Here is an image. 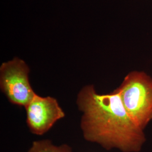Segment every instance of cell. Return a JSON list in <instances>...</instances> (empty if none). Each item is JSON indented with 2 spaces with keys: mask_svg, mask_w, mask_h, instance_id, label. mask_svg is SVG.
Instances as JSON below:
<instances>
[{
  "mask_svg": "<svg viewBox=\"0 0 152 152\" xmlns=\"http://www.w3.org/2000/svg\"><path fill=\"white\" fill-rule=\"evenodd\" d=\"M29 72L27 63L17 57L1 65V89L12 103L26 107L36 96L29 81Z\"/></svg>",
  "mask_w": 152,
  "mask_h": 152,
  "instance_id": "3957f363",
  "label": "cell"
},
{
  "mask_svg": "<svg viewBox=\"0 0 152 152\" xmlns=\"http://www.w3.org/2000/svg\"><path fill=\"white\" fill-rule=\"evenodd\" d=\"M26 108L29 129L38 135L46 133L57 121L65 116L56 99L50 96L41 97L36 94Z\"/></svg>",
  "mask_w": 152,
  "mask_h": 152,
  "instance_id": "277c9868",
  "label": "cell"
},
{
  "mask_svg": "<svg viewBox=\"0 0 152 152\" xmlns=\"http://www.w3.org/2000/svg\"><path fill=\"white\" fill-rule=\"evenodd\" d=\"M27 152H72L71 148L66 144L56 146L49 140L33 142Z\"/></svg>",
  "mask_w": 152,
  "mask_h": 152,
  "instance_id": "5b68a950",
  "label": "cell"
},
{
  "mask_svg": "<svg viewBox=\"0 0 152 152\" xmlns=\"http://www.w3.org/2000/svg\"><path fill=\"white\" fill-rule=\"evenodd\" d=\"M115 90L131 118L143 130L152 120V77L131 72Z\"/></svg>",
  "mask_w": 152,
  "mask_h": 152,
  "instance_id": "7a4b0ae2",
  "label": "cell"
},
{
  "mask_svg": "<svg viewBox=\"0 0 152 152\" xmlns=\"http://www.w3.org/2000/svg\"><path fill=\"white\" fill-rule=\"evenodd\" d=\"M77 104L82 112V130L84 138L110 150L139 152L146 140L143 130L125 110L119 94L101 95L92 85L84 86L77 96Z\"/></svg>",
  "mask_w": 152,
  "mask_h": 152,
  "instance_id": "6da1fadb",
  "label": "cell"
}]
</instances>
